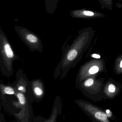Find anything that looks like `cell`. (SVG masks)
Segmentation results:
<instances>
[{
  "mask_svg": "<svg viewBox=\"0 0 122 122\" xmlns=\"http://www.w3.org/2000/svg\"><path fill=\"white\" fill-rule=\"evenodd\" d=\"M16 55L6 35L0 26V69L5 76H11L13 74V63L18 60Z\"/></svg>",
  "mask_w": 122,
  "mask_h": 122,
  "instance_id": "obj_1",
  "label": "cell"
},
{
  "mask_svg": "<svg viewBox=\"0 0 122 122\" xmlns=\"http://www.w3.org/2000/svg\"><path fill=\"white\" fill-rule=\"evenodd\" d=\"M14 29L21 40L32 51L42 53L43 46L41 38L36 34L23 26H16Z\"/></svg>",
  "mask_w": 122,
  "mask_h": 122,
  "instance_id": "obj_2",
  "label": "cell"
},
{
  "mask_svg": "<svg viewBox=\"0 0 122 122\" xmlns=\"http://www.w3.org/2000/svg\"><path fill=\"white\" fill-rule=\"evenodd\" d=\"M79 105L92 120L97 122H111L105 111L101 108L85 102H79Z\"/></svg>",
  "mask_w": 122,
  "mask_h": 122,
  "instance_id": "obj_3",
  "label": "cell"
},
{
  "mask_svg": "<svg viewBox=\"0 0 122 122\" xmlns=\"http://www.w3.org/2000/svg\"><path fill=\"white\" fill-rule=\"evenodd\" d=\"M70 15L73 18L86 19L103 18L106 16L105 14L101 12L85 9L72 10L70 11Z\"/></svg>",
  "mask_w": 122,
  "mask_h": 122,
  "instance_id": "obj_4",
  "label": "cell"
},
{
  "mask_svg": "<svg viewBox=\"0 0 122 122\" xmlns=\"http://www.w3.org/2000/svg\"><path fill=\"white\" fill-rule=\"evenodd\" d=\"M16 82L12 84L14 85L13 86L15 90L23 93H26L28 89L29 81L23 70H20L16 72Z\"/></svg>",
  "mask_w": 122,
  "mask_h": 122,
  "instance_id": "obj_5",
  "label": "cell"
},
{
  "mask_svg": "<svg viewBox=\"0 0 122 122\" xmlns=\"http://www.w3.org/2000/svg\"><path fill=\"white\" fill-rule=\"evenodd\" d=\"M44 87L43 81L40 79H37L29 81L28 90L31 91L36 97L41 98L44 94Z\"/></svg>",
  "mask_w": 122,
  "mask_h": 122,
  "instance_id": "obj_6",
  "label": "cell"
},
{
  "mask_svg": "<svg viewBox=\"0 0 122 122\" xmlns=\"http://www.w3.org/2000/svg\"><path fill=\"white\" fill-rule=\"evenodd\" d=\"M59 0H45V5L47 12L53 14L57 8Z\"/></svg>",
  "mask_w": 122,
  "mask_h": 122,
  "instance_id": "obj_7",
  "label": "cell"
},
{
  "mask_svg": "<svg viewBox=\"0 0 122 122\" xmlns=\"http://www.w3.org/2000/svg\"><path fill=\"white\" fill-rule=\"evenodd\" d=\"M0 88L2 95L4 94L11 95L16 94V90L14 87L12 85H5L1 80L0 83Z\"/></svg>",
  "mask_w": 122,
  "mask_h": 122,
  "instance_id": "obj_8",
  "label": "cell"
},
{
  "mask_svg": "<svg viewBox=\"0 0 122 122\" xmlns=\"http://www.w3.org/2000/svg\"><path fill=\"white\" fill-rule=\"evenodd\" d=\"M102 9H108L112 10L113 9V0H97Z\"/></svg>",
  "mask_w": 122,
  "mask_h": 122,
  "instance_id": "obj_9",
  "label": "cell"
},
{
  "mask_svg": "<svg viewBox=\"0 0 122 122\" xmlns=\"http://www.w3.org/2000/svg\"><path fill=\"white\" fill-rule=\"evenodd\" d=\"M16 95L18 99L20 104L22 105H24L26 103V97L24 93L16 90Z\"/></svg>",
  "mask_w": 122,
  "mask_h": 122,
  "instance_id": "obj_10",
  "label": "cell"
},
{
  "mask_svg": "<svg viewBox=\"0 0 122 122\" xmlns=\"http://www.w3.org/2000/svg\"><path fill=\"white\" fill-rule=\"evenodd\" d=\"M99 68L97 66H94L91 67V69L89 70V73L90 74H95V73H97V72L99 71Z\"/></svg>",
  "mask_w": 122,
  "mask_h": 122,
  "instance_id": "obj_11",
  "label": "cell"
},
{
  "mask_svg": "<svg viewBox=\"0 0 122 122\" xmlns=\"http://www.w3.org/2000/svg\"><path fill=\"white\" fill-rule=\"evenodd\" d=\"M94 82V80L92 79H89L85 82V86L86 87L90 86L93 85Z\"/></svg>",
  "mask_w": 122,
  "mask_h": 122,
  "instance_id": "obj_12",
  "label": "cell"
},
{
  "mask_svg": "<svg viewBox=\"0 0 122 122\" xmlns=\"http://www.w3.org/2000/svg\"><path fill=\"white\" fill-rule=\"evenodd\" d=\"M116 90V87L114 85L111 84L109 86V90L111 92H114Z\"/></svg>",
  "mask_w": 122,
  "mask_h": 122,
  "instance_id": "obj_13",
  "label": "cell"
},
{
  "mask_svg": "<svg viewBox=\"0 0 122 122\" xmlns=\"http://www.w3.org/2000/svg\"><path fill=\"white\" fill-rule=\"evenodd\" d=\"M92 57L95 58L99 59L100 58V56L97 54H94L92 55Z\"/></svg>",
  "mask_w": 122,
  "mask_h": 122,
  "instance_id": "obj_14",
  "label": "cell"
},
{
  "mask_svg": "<svg viewBox=\"0 0 122 122\" xmlns=\"http://www.w3.org/2000/svg\"><path fill=\"white\" fill-rule=\"evenodd\" d=\"M120 67L122 68V60L121 61V62H120Z\"/></svg>",
  "mask_w": 122,
  "mask_h": 122,
  "instance_id": "obj_15",
  "label": "cell"
},
{
  "mask_svg": "<svg viewBox=\"0 0 122 122\" xmlns=\"http://www.w3.org/2000/svg\"><path fill=\"white\" fill-rule=\"evenodd\" d=\"M92 121H93V122H97L96 121H94V120H92Z\"/></svg>",
  "mask_w": 122,
  "mask_h": 122,
  "instance_id": "obj_16",
  "label": "cell"
},
{
  "mask_svg": "<svg viewBox=\"0 0 122 122\" xmlns=\"http://www.w3.org/2000/svg\"><path fill=\"white\" fill-rule=\"evenodd\" d=\"M119 1H122V0H119Z\"/></svg>",
  "mask_w": 122,
  "mask_h": 122,
  "instance_id": "obj_17",
  "label": "cell"
}]
</instances>
